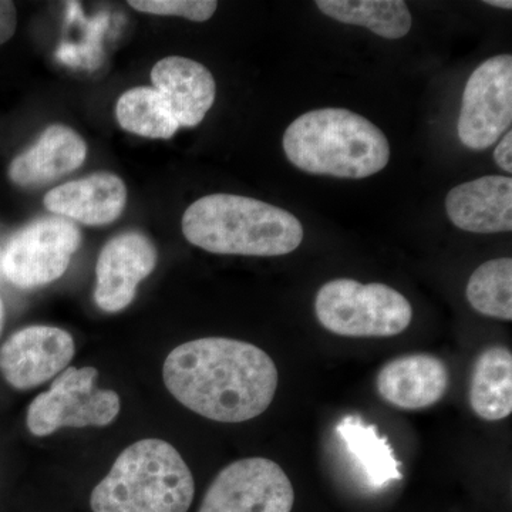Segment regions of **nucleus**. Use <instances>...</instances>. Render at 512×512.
<instances>
[{
  "mask_svg": "<svg viewBox=\"0 0 512 512\" xmlns=\"http://www.w3.org/2000/svg\"><path fill=\"white\" fill-rule=\"evenodd\" d=\"M336 433L373 487L402 480L400 463L394 457L393 448L375 426H369L360 417L348 416L340 420Z\"/></svg>",
  "mask_w": 512,
  "mask_h": 512,
  "instance_id": "a211bd4d",
  "label": "nucleus"
},
{
  "mask_svg": "<svg viewBox=\"0 0 512 512\" xmlns=\"http://www.w3.org/2000/svg\"><path fill=\"white\" fill-rule=\"evenodd\" d=\"M94 367H69L47 392L33 399L26 424L33 436L46 437L63 427H106L119 416L121 403L114 390L97 387Z\"/></svg>",
  "mask_w": 512,
  "mask_h": 512,
  "instance_id": "423d86ee",
  "label": "nucleus"
},
{
  "mask_svg": "<svg viewBox=\"0 0 512 512\" xmlns=\"http://www.w3.org/2000/svg\"><path fill=\"white\" fill-rule=\"evenodd\" d=\"M3 320H5V308H3V302L0 299V332H2Z\"/></svg>",
  "mask_w": 512,
  "mask_h": 512,
  "instance_id": "a878e982",
  "label": "nucleus"
},
{
  "mask_svg": "<svg viewBox=\"0 0 512 512\" xmlns=\"http://www.w3.org/2000/svg\"><path fill=\"white\" fill-rule=\"evenodd\" d=\"M151 82L180 127L198 126L210 111L217 93L210 70L187 57L160 60L151 70Z\"/></svg>",
  "mask_w": 512,
  "mask_h": 512,
  "instance_id": "2eb2a0df",
  "label": "nucleus"
},
{
  "mask_svg": "<svg viewBox=\"0 0 512 512\" xmlns=\"http://www.w3.org/2000/svg\"><path fill=\"white\" fill-rule=\"evenodd\" d=\"M494 160L505 173H512V133L508 131L494 151Z\"/></svg>",
  "mask_w": 512,
  "mask_h": 512,
  "instance_id": "b1692460",
  "label": "nucleus"
},
{
  "mask_svg": "<svg viewBox=\"0 0 512 512\" xmlns=\"http://www.w3.org/2000/svg\"><path fill=\"white\" fill-rule=\"evenodd\" d=\"M468 303L488 318L512 319V259H491L478 266L467 284Z\"/></svg>",
  "mask_w": 512,
  "mask_h": 512,
  "instance_id": "412c9836",
  "label": "nucleus"
},
{
  "mask_svg": "<svg viewBox=\"0 0 512 512\" xmlns=\"http://www.w3.org/2000/svg\"><path fill=\"white\" fill-rule=\"evenodd\" d=\"M126 202V184L110 173H96L82 180L69 181L45 195L47 210L90 227L119 220Z\"/></svg>",
  "mask_w": 512,
  "mask_h": 512,
  "instance_id": "4468645a",
  "label": "nucleus"
},
{
  "mask_svg": "<svg viewBox=\"0 0 512 512\" xmlns=\"http://www.w3.org/2000/svg\"><path fill=\"white\" fill-rule=\"evenodd\" d=\"M138 12L157 16H178L192 22H207L218 8L215 0H130Z\"/></svg>",
  "mask_w": 512,
  "mask_h": 512,
  "instance_id": "4be33fe9",
  "label": "nucleus"
},
{
  "mask_svg": "<svg viewBox=\"0 0 512 512\" xmlns=\"http://www.w3.org/2000/svg\"><path fill=\"white\" fill-rule=\"evenodd\" d=\"M512 124V57H491L466 84L458 117V138L471 150L494 146Z\"/></svg>",
  "mask_w": 512,
  "mask_h": 512,
  "instance_id": "1a4fd4ad",
  "label": "nucleus"
},
{
  "mask_svg": "<svg viewBox=\"0 0 512 512\" xmlns=\"http://www.w3.org/2000/svg\"><path fill=\"white\" fill-rule=\"evenodd\" d=\"M74 340L55 326L20 329L0 348V373L10 386L29 390L63 372L74 357Z\"/></svg>",
  "mask_w": 512,
  "mask_h": 512,
  "instance_id": "9d476101",
  "label": "nucleus"
},
{
  "mask_svg": "<svg viewBox=\"0 0 512 512\" xmlns=\"http://www.w3.org/2000/svg\"><path fill=\"white\" fill-rule=\"evenodd\" d=\"M120 127L128 133L167 140L177 133V120L163 96L154 87H133L116 104Z\"/></svg>",
  "mask_w": 512,
  "mask_h": 512,
  "instance_id": "aec40b11",
  "label": "nucleus"
},
{
  "mask_svg": "<svg viewBox=\"0 0 512 512\" xmlns=\"http://www.w3.org/2000/svg\"><path fill=\"white\" fill-rule=\"evenodd\" d=\"M80 245L82 234L72 221L39 218L10 238L0 268L10 284L22 289L39 288L62 278Z\"/></svg>",
  "mask_w": 512,
  "mask_h": 512,
  "instance_id": "0eeeda50",
  "label": "nucleus"
},
{
  "mask_svg": "<svg viewBox=\"0 0 512 512\" xmlns=\"http://www.w3.org/2000/svg\"><path fill=\"white\" fill-rule=\"evenodd\" d=\"M18 18H16L15 3L0 0V45L8 42L15 35Z\"/></svg>",
  "mask_w": 512,
  "mask_h": 512,
  "instance_id": "5701e85b",
  "label": "nucleus"
},
{
  "mask_svg": "<svg viewBox=\"0 0 512 512\" xmlns=\"http://www.w3.org/2000/svg\"><path fill=\"white\" fill-rule=\"evenodd\" d=\"M157 248L141 232H123L101 249L96 265L94 302L101 311L117 313L131 305L137 286L153 274Z\"/></svg>",
  "mask_w": 512,
  "mask_h": 512,
  "instance_id": "9b49d317",
  "label": "nucleus"
},
{
  "mask_svg": "<svg viewBox=\"0 0 512 512\" xmlns=\"http://www.w3.org/2000/svg\"><path fill=\"white\" fill-rule=\"evenodd\" d=\"M446 210L450 221L463 231L497 234L512 229V180L487 175L457 185L448 192Z\"/></svg>",
  "mask_w": 512,
  "mask_h": 512,
  "instance_id": "ddd939ff",
  "label": "nucleus"
},
{
  "mask_svg": "<svg viewBox=\"0 0 512 512\" xmlns=\"http://www.w3.org/2000/svg\"><path fill=\"white\" fill-rule=\"evenodd\" d=\"M315 313L320 325L346 338H393L409 328L410 302L383 284L333 279L319 289Z\"/></svg>",
  "mask_w": 512,
  "mask_h": 512,
  "instance_id": "39448f33",
  "label": "nucleus"
},
{
  "mask_svg": "<svg viewBox=\"0 0 512 512\" xmlns=\"http://www.w3.org/2000/svg\"><path fill=\"white\" fill-rule=\"evenodd\" d=\"M168 392L205 419L242 423L274 402L279 375L264 350L242 340L202 338L171 350L163 366Z\"/></svg>",
  "mask_w": 512,
  "mask_h": 512,
  "instance_id": "f257e3e1",
  "label": "nucleus"
},
{
  "mask_svg": "<svg viewBox=\"0 0 512 512\" xmlns=\"http://www.w3.org/2000/svg\"><path fill=\"white\" fill-rule=\"evenodd\" d=\"M316 6L329 18L363 26L384 39H400L412 29V13L402 0H318Z\"/></svg>",
  "mask_w": 512,
  "mask_h": 512,
  "instance_id": "6ab92c4d",
  "label": "nucleus"
},
{
  "mask_svg": "<svg viewBox=\"0 0 512 512\" xmlns=\"http://www.w3.org/2000/svg\"><path fill=\"white\" fill-rule=\"evenodd\" d=\"M450 373L446 363L429 353L396 357L380 369L377 393L383 402L400 410H423L446 396Z\"/></svg>",
  "mask_w": 512,
  "mask_h": 512,
  "instance_id": "f8f14e48",
  "label": "nucleus"
},
{
  "mask_svg": "<svg viewBox=\"0 0 512 512\" xmlns=\"http://www.w3.org/2000/svg\"><path fill=\"white\" fill-rule=\"evenodd\" d=\"M487 5L495 6V8L512 9L510 0H488Z\"/></svg>",
  "mask_w": 512,
  "mask_h": 512,
  "instance_id": "393cba45",
  "label": "nucleus"
},
{
  "mask_svg": "<svg viewBox=\"0 0 512 512\" xmlns=\"http://www.w3.org/2000/svg\"><path fill=\"white\" fill-rule=\"evenodd\" d=\"M87 146L73 128L53 124L9 167V177L20 187H36L59 180L82 167Z\"/></svg>",
  "mask_w": 512,
  "mask_h": 512,
  "instance_id": "dca6fc26",
  "label": "nucleus"
},
{
  "mask_svg": "<svg viewBox=\"0 0 512 512\" xmlns=\"http://www.w3.org/2000/svg\"><path fill=\"white\" fill-rule=\"evenodd\" d=\"M183 234L211 254L281 256L302 244L303 227L291 212L268 202L212 194L184 212Z\"/></svg>",
  "mask_w": 512,
  "mask_h": 512,
  "instance_id": "f03ea898",
  "label": "nucleus"
},
{
  "mask_svg": "<svg viewBox=\"0 0 512 512\" xmlns=\"http://www.w3.org/2000/svg\"><path fill=\"white\" fill-rule=\"evenodd\" d=\"M295 491L275 461H234L214 478L198 512H291Z\"/></svg>",
  "mask_w": 512,
  "mask_h": 512,
  "instance_id": "6e6552de",
  "label": "nucleus"
},
{
  "mask_svg": "<svg viewBox=\"0 0 512 512\" xmlns=\"http://www.w3.org/2000/svg\"><path fill=\"white\" fill-rule=\"evenodd\" d=\"M284 151L305 173L367 178L390 160V144L380 128L345 109L308 111L286 128Z\"/></svg>",
  "mask_w": 512,
  "mask_h": 512,
  "instance_id": "7ed1b4c3",
  "label": "nucleus"
},
{
  "mask_svg": "<svg viewBox=\"0 0 512 512\" xmlns=\"http://www.w3.org/2000/svg\"><path fill=\"white\" fill-rule=\"evenodd\" d=\"M470 406L480 419L498 421L512 413V355L494 346L474 362L470 377Z\"/></svg>",
  "mask_w": 512,
  "mask_h": 512,
  "instance_id": "f3484780",
  "label": "nucleus"
},
{
  "mask_svg": "<svg viewBox=\"0 0 512 512\" xmlns=\"http://www.w3.org/2000/svg\"><path fill=\"white\" fill-rule=\"evenodd\" d=\"M190 467L168 441L144 439L127 447L94 487L93 512H187L194 501Z\"/></svg>",
  "mask_w": 512,
  "mask_h": 512,
  "instance_id": "20e7f679",
  "label": "nucleus"
}]
</instances>
